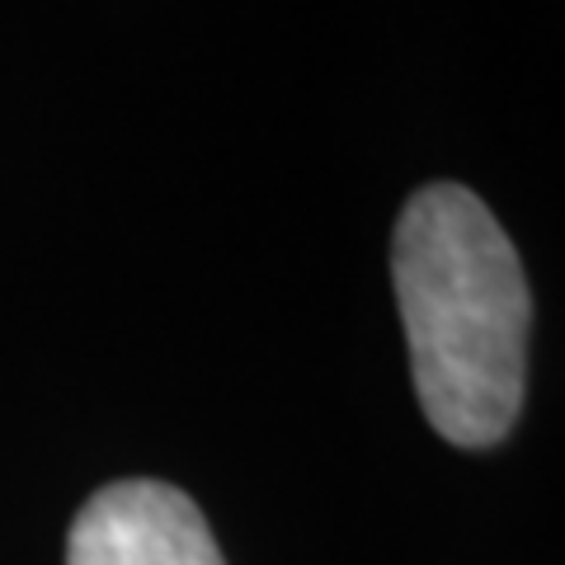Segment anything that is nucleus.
<instances>
[{
    "mask_svg": "<svg viewBox=\"0 0 565 565\" xmlns=\"http://www.w3.org/2000/svg\"><path fill=\"white\" fill-rule=\"evenodd\" d=\"M66 565H226L212 527L184 490L114 481L81 504L66 533Z\"/></svg>",
    "mask_w": 565,
    "mask_h": 565,
    "instance_id": "obj_2",
    "label": "nucleus"
},
{
    "mask_svg": "<svg viewBox=\"0 0 565 565\" xmlns=\"http://www.w3.org/2000/svg\"><path fill=\"white\" fill-rule=\"evenodd\" d=\"M392 278L424 419L457 448L500 444L523 405L533 326L504 226L462 184L419 189L396 222Z\"/></svg>",
    "mask_w": 565,
    "mask_h": 565,
    "instance_id": "obj_1",
    "label": "nucleus"
}]
</instances>
